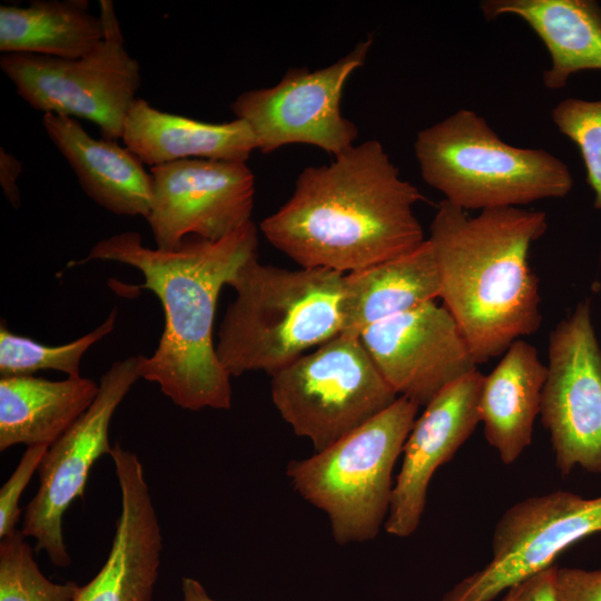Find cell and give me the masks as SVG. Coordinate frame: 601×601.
<instances>
[{"instance_id":"1","label":"cell","mask_w":601,"mask_h":601,"mask_svg":"<svg viewBox=\"0 0 601 601\" xmlns=\"http://www.w3.org/2000/svg\"><path fill=\"white\" fill-rule=\"evenodd\" d=\"M382 144L352 146L306 167L290 198L260 221L266 239L303 268L342 274L402 256L426 238L414 213L423 199Z\"/></svg>"},{"instance_id":"2","label":"cell","mask_w":601,"mask_h":601,"mask_svg":"<svg viewBox=\"0 0 601 601\" xmlns=\"http://www.w3.org/2000/svg\"><path fill=\"white\" fill-rule=\"evenodd\" d=\"M257 246L253 220L219 240L187 237L170 250L146 247L140 234L124 231L99 240L68 266L99 259L140 270L145 280L138 288L159 298L165 326L155 352L136 356L139 378L158 384L181 408L228 410L231 376L214 344L215 312L221 288Z\"/></svg>"},{"instance_id":"3","label":"cell","mask_w":601,"mask_h":601,"mask_svg":"<svg viewBox=\"0 0 601 601\" xmlns=\"http://www.w3.org/2000/svg\"><path fill=\"white\" fill-rule=\"evenodd\" d=\"M546 229L540 210L503 207L469 216L444 199L439 204L427 240L440 272V298L477 364L540 328L539 279L529 254Z\"/></svg>"},{"instance_id":"4","label":"cell","mask_w":601,"mask_h":601,"mask_svg":"<svg viewBox=\"0 0 601 601\" xmlns=\"http://www.w3.org/2000/svg\"><path fill=\"white\" fill-rule=\"evenodd\" d=\"M343 277L325 268H279L252 255L227 284L236 297L216 344L226 372L272 375L341 334Z\"/></svg>"},{"instance_id":"5","label":"cell","mask_w":601,"mask_h":601,"mask_svg":"<svg viewBox=\"0 0 601 601\" xmlns=\"http://www.w3.org/2000/svg\"><path fill=\"white\" fill-rule=\"evenodd\" d=\"M414 154L423 180L465 211L563 198L573 186L565 162L541 148L504 142L473 110L420 130Z\"/></svg>"},{"instance_id":"6","label":"cell","mask_w":601,"mask_h":601,"mask_svg":"<svg viewBox=\"0 0 601 601\" xmlns=\"http://www.w3.org/2000/svg\"><path fill=\"white\" fill-rule=\"evenodd\" d=\"M418 407L398 396L328 447L287 464L294 490L327 515L338 544L373 540L385 524L394 487L392 473Z\"/></svg>"},{"instance_id":"7","label":"cell","mask_w":601,"mask_h":601,"mask_svg":"<svg viewBox=\"0 0 601 601\" xmlns=\"http://www.w3.org/2000/svg\"><path fill=\"white\" fill-rule=\"evenodd\" d=\"M272 401L297 436L322 451L398 397L359 337L342 334L270 375Z\"/></svg>"},{"instance_id":"8","label":"cell","mask_w":601,"mask_h":601,"mask_svg":"<svg viewBox=\"0 0 601 601\" xmlns=\"http://www.w3.org/2000/svg\"><path fill=\"white\" fill-rule=\"evenodd\" d=\"M99 6L106 37L89 53L76 59L8 53L0 68L35 110L83 118L98 126L101 138L117 141L138 98L141 73L125 47L112 1Z\"/></svg>"},{"instance_id":"9","label":"cell","mask_w":601,"mask_h":601,"mask_svg":"<svg viewBox=\"0 0 601 601\" xmlns=\"http://www.w3.org/2000/svg\"><path fill=\"white\" fill-rule=\"evenodd\" d=\"M372 43L368 36L327 67L314 71L290 68L275 86L240 93L230 109L249 126L256 149L269 154L290 144H305L337 156L354 146L358 129L342 115L341 100L348 78L365 63Z\"/></svg>"},{"instance_id":"10","label":"cell","mask_w":601,"mask_h":601,"mask_svg":"<svg viewBox=\"0 0 601 601\" xmlns=\"http://www.w3.org/2000/svg\"><path fill=\"white\" fill-rule=\"evenodd\" d=\"M601 532V495L565 490L530 496L510 506L495 524L492 558L440 601H493L513 584L553 565L579 540Z\"/></svg>"},{"instance_id":"11","label":"cell","mask_w":601,"mask_h":601,"mask_svg":"<svg viewBox=\"0 0 601 601\" xmlns=\"http://www.w3.org/2000/svg\"><path fill=\"white\" fill-rule=\"evenodd\" d=\"M540 418L558 470L601 473V346L589 298L550 333Z\"/></svg>"},{"instance_id":"12","label":"cell","mask_w":601,"mask_h":601,"mask_svg":"<svg viewBox=\"0 0 601 601\" xmlns=\"http://www.w3.org/2000/svg\"><path fill=\"white\" fill-rule=\"evenodd\" d=\"M136 356L116 361L104 373L90 407L48 447L38 469L39 486L28 503L21 531L36 540L57 566L71 563L63 539L62 518L71 503L82 497L96 461L110 454L112 415L138 381Z\"/></svg>"},{"instance_id":"13","label":"cell","mask_w":601,"mask_h":601,"mask_svg":"<svg viewBox=\"0 0 601 601\" xmlns=\"http://www.w3.org/2000/svg\"><path fill=\"white\" fill-rule=\"evenodd\" d=\"M149 173L146 220L157 248L175 249L190 236L219 240L252 221L255 176L246 162L186 159Z\"/></svg>"},{"instance_id":"14","label":"cell","mask_w":601,"mask_h":601,"mask_svg":"<svg viewBox=\"0 0 601 601\" xmlns=\"http://www.w3.org/2000/svg\"><path fill=\"white\" fill-rule=\"evenodd\" d=\"M359 341L397 396L418 406L477 370L456 321L435 300L370 326Z\"/></svg>"},{"instance_id":"15","label":"cell","mask_w":601,"mask_h":601,"mask_svg":"<svg viewBox=\"0 0 601 601\" xmlns=\"http://www.w3.org/2000/svg\"><path fill=\"white\" fill-rule=\"evenodd\" d=\"M483 378L475 370L452 383L415 420L403 447L384 524L388 534L407 538L418 528L433 474L455 455L480 423Z\"/></svg>"},{"instance_id":"16","label":"cell","mask_w":601,"mask_h":601,"mask_svg":"<svg viewBox=\"0 0 601 601\" xmlns=\"http://www.w3.org/2000/svg\"><path fill=\"white\" fill-rule=\"evenodd\" d=\"M111 457L120 489V513L108 556L73 601H151L162 536L139 457L119 443Z\"/></svg>"},{"instance_id":"17","label":"cell","mask_w":601,"mask_h":601,"mask_svg":"<svg viewBox=\"0 0 601 601\" xmlns=\"http://www.w3.org/2000/svg\"><path fill=\"white\" fill-rule=\"evenodd\" d=\"M42 124L87 196L116 215L148 217L152 180L132 151L117 141L93 138L71 117L45 114Z\"/></svg>"},{"instance_id":"18","label":"cell","mask_w":601,"mask_h":601,"mask_svg":"<svg viewBox=\"0 0 601 601\" xmlns=\"http://www.w3.org/2000/svg\"><path fill=\"white\" fill-rule=\"evenodd\" d=\"M121 140L149 167L186 159L246 162L256 149L249 126L240 119L205 122L161 111L142 98L129 109Z\"/></svg>"},{"instance_id":"19","label":"cell","mask_w":601,"mask_h":601,"mask_svg":"<svg viewBox=\"0 0 601 601\" xmlns=\"http://www.w3.org/2000/svg\"><path fill=\"white\" fill-rule=\"evenodd\" d=\"M546 376V364L523 338L513 342L492 372L484 375L480 422L486 442L505 465L514 463L532 442Z\"/></svg>"},{"instance_id":"20","label":"cell","mask_w":601,"mask_h":601,"mask_svg":"<svg viewBox=\"0 0 601 601\" xmlns=\"http://www.w3.org/2000/svg\"><path fill=\"white\" fill-rule=\"evenodd\" d=\"M440 294V272L426 238L410 253L344 274L341 334L359 337L370 326L435 300Z\"/></svg>"},{"instance_id":"21","label":"cell","mask_w":601,"mask_h":601,"mask_svg":"<svg viewBox=\"0 0 601 601\" xmlns=\"http://www.w3.org/2000/svg\"><path fill=\"white\" fill-rule=\"evenodd\" d=\"M487 20L504 14L521 18L544 43L551 59L543 71L549 89L565 87L582 70H601V6L593 0H486Z\"/></svg>"},{"instance_id":"22","label":"cell","mask_w":601,"mask_h":601,"mask_svg":"<svg viewBox=\"0 0 601 601\" xmlns=\"http://www.w3.org/2000/svg\"><path fill=\"white\" fill-rule=\"evenodd\" d=\"M98 391L99 384L82 376H1L0 451L18 444L51 446L90 407Z\"/></svg>"},{"instance_id":"23","label":"cell","mask_w":601,"mask_h":601,"mask_svg":"<svg viewBox=\"0 0 601 601\" xmlns=\"http://www.w3.org/2000/svg\"><path fill=\"white\" fill-rule=\"evenodd\" d=\"M106 37L102 18L87 0H33L0 6V51L63 59L80 58Z\"/></svg>"},{"instance_id":"24","label":"cell","mask_w":601,"mask_h":601,"mask_svg":"<svg viewBox=\"0 0 601 601\" xmlns=\"http://www.w3.org/2000/svg\"><path fill=\"white\" fill-rule=\"evenodd\" d=\"M117 309L114 308L97 328L67 344L51 346L30 337L12 333L2 319L0 326L1 376L33 375L38 371L53 370L68 377L80 376V362L85 353L115 328Z\"/></svg>"},{"instance_id":"25","label":"cell","mask_w":601,"mask_h":601,"mask_svg":"<svg viewBox=\"0 0 601 601\" xmlns=\"http://www.w3.org/2000/svg\"><path fill=\"white\" fill-rule=\"evenodd\" d=\"M80 585L50 581L21 530L0 539V601H73Z\"/></svg>"},{"instance_id":"26","label":"cell","mask_w":601,"mask_h":601,"mask_svg":"<svg viewBox=\"0 0 601 601\" xmlns=\"http://www.w3.org/2000/svg\"><path fill=\"white\" fill-rule=\"evenodd\" d=\"M551 118L577 145L594 194L593 206L601 210V100L564 99L552 109Z\"/></svg>"},{"instance_id":"27","label":"cell","mask_w":601,"mask_h":601,"mask_svg":"<svg viewBox=\"0 0 601 601\" xmlns=\"http://www.w3.org/2000/svg\"><path fill=\"white\" fill-rule=\"evenodd\" d=\"M48 446L27 447L17 467L0 490V539L17 530L21 515L19 500L31 476L38 471Z\"/></svg>"},{"instance_id":"28","label":"cell","mask_w":601,"mask_h":601,"mask_svg":"<svg viewBox=\"0 0 601 601\" xmlns=\"http://www.w3.org/2000/svg\"><path fill=\"white\" fill-rule=\"evenodd\" d=\"M558 601H601V569L559 568Z\"/></svg>"},{"instance_id":"29","label":"cell","mask_w":601,"mask_h":601,"mask_svg":"<svg viewBox=\"0 0 601 601\" xmlns=\"http://www.w3.org/2000/svg\"><path fill=\"white\" fill-rule=\"evenodd\" d=\"M556 570L553 564L513 584L501 601H558Z\"/></svg>"},{"instance_id":"30","label":"cell","mask_w":601,"mask_h":601,"mask_svg":"<svg viewBox=\"0 0 601 601\" xmlns=\"http://www.w3.org/2000/svg\"><path fill=\"white\" fill-rule=\"evenodd\" d=\"M22 171L21 161L12 154L0 148V184L3 194L12 207L19 208L21 204L18 178Z\"/></svg>"},{"instance_id":"31","label":"cell","mask_w":601,"mask_h":601,"mask_svg":"<svg viewBox=\"0 0 601 601\" xmlns=\"http://www.w3.org/2000/svg\"><path fill=\"white\" fill-rule=\"evenodd\" d=\"M181 595V601H215L208 595L203 584L193 578H183Z\"/></svg>"}]
</instances>
